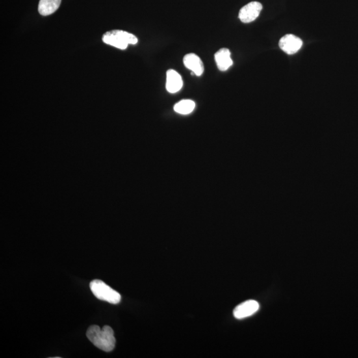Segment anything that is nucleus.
Listing matches in <instances>:
<instances>
[{"instance_id":"obj_7","label":"nucleus","mask_w":358,"mask_h":358,"mask_svg":"<svg viewBox=\"0 0 358 358\" xmlns=\"http://www.w3.org/2000/svg\"><path fill=\"white\" fill-rule=\"evenodd\" d=\"M183 62L186 68L192 71L197 77H201L203 75L205 68L199 56L194 53L187 54L184 56Z\"/></svg>"},{"instance_id":"obj_4","label":"nucleus","mask_w":358,"mask_h":358,"mask_svg":"<svg viewBox=\"0 0 358 358\" xmlns=\"http://www.w3.org/2000/svg\"><path fill=\"white\" fill-rule=\"evenodd\" d=\"M263 6L258 2H251L244 6L239 13V18L244 23H249L255 20L259 16Z\"/></svg>"},{"instance_id":"obj_5","label":"nucleus","mask_w":358,"mask_h":358,"mask_svg":"<svg viewBox=\"0 0 358 358\" xmlns=\"http://www.w3.org/2000/svg\"><path fill=\"white\" fill-rule=\"evenodd\" d=\"M279 47L288 55L297 53L303 46V41L292 34L285 35L279 41Z\"/></svg>"},{"instance_id":"obj_1","label":"nucleus","mask_w":358,"mask_h":358,"mask_svg":"<svg viewBox=\"0 0 358 358\" xmlns=\"http://www.w3.org/2000/svg\"><path fill=\"white\" fill-rule=\"evenodd\" d=\"M86 336L93 345L106 352H110L115 348L116 338L114 331L107 325L102 329L97 325H92L88 328Z\"/></svg>"},{"instance_id":"obj_2","label":"nucleus","mask_w":358,"mask_h":358,"mask_svg":"<svg viewBox=\"0 0 358 358\" xmlns=\"http://www.w3.org/2000/svg\"><path fill=\"white\" fill-rule=\"evenodd\" d=\"M103 42L118 49H127L128 45H136L138 43V38L134 35L121 30H113L106 32L103 35Z\"/></svg>"},{"instance_id":"obj_6","label":"nucleus","mask_w":358,"mask_h":358,"mask_svg":"<svg viewBox=\"0 0 358 358\" xmlns=\"http://www.w3.org/2000/svg\"><path fill=\"white\" fill-rule=\"evenodd\" d=\"M259 309V303L254 300H249L241 303L234 310V317L238 319H242L249 317Z\"/></svg>"},{"instance_id":"obj_8","label":"nucleus","mask_w":358,"mask_h":358,"mask_svg":"<svg viewBox=\"0 0 358 358\" xmlns=\"http://www.w3.org/2000/svg\"><path fill=\"white\" fill-rule=\"evenodd\" d=\"M183 81L181 76L174 70L167 71L166 89L171 94L179 92L183 87Z\"/></svg>"},{"instance_id":"obj_10","label":"nucleus","mask_w":358,"mask_h":358,"mask_svg":"<svg viewBox=\"0 0 358 358\" xmlns=\"http://www.w3.org/2000/svg\"><path fill=\"white\" fill-rule=\"evenodd\" d=\"M61 0H40L38 10L43 16H49L59 8Z\"/></svg>"},{"instance_id":"obj_11","label":"nucleus","mask_w":358,"mask_h":358,"mask_svg":"<svg viewBox=\"0 0 358 358\" xmlns=\"http://www.w3.org/2000/svg\"><path fill=\"white\" fill-rule=\"evenodd\" d=\"M194 102L190 100H183L175 104L174 110L180 114H189L194 110Z\"/></svg>"},{"instance_id":"obj_9","label":"nucleus","mask_w":358,"mask_h":358,"mask_svg":"<svg viewBox=\"0 0 358 358\" xmlns=\"http://www.w3.org/2000/svg\"><path fill=\"white\" fill-rule=\"evenodd\" d=\"M217 67L220 71H226L233 64L231 53L229 49L223 48L219 50L214 55Z\"/></svg>"},{"instance_id":"obj_3","label":"nucleus","mask_w":358,"mask_h":358,"mask_svg":"<svg viewBox=\"0 0 358 358\" xmlns=\"http://www.w3.org/2000/svg\"><path fill=\"white\" fill-rule=\"evenodd\" d=\"M90 288L92 294L100 300L114 305L120 303L121 295L118 292L106 285L101 280L95 279L90 282Z\"/></svg>"}]
</instances>
